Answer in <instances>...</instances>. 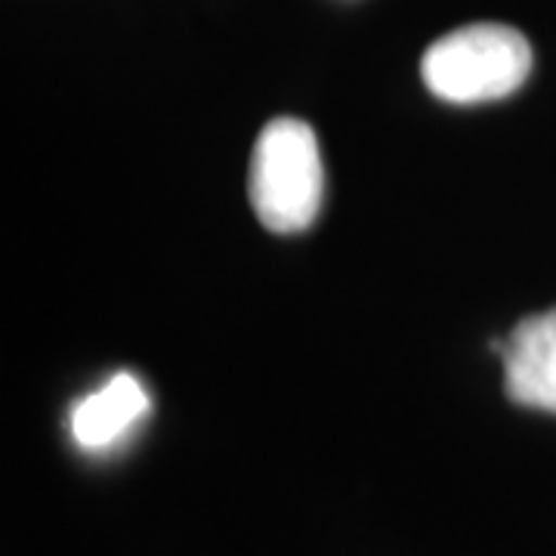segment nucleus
<instances>
[{
  "instance_id": "nucleus-2",
  "label": "nucleus",
  "mask_w": 556,
  "mask_h": 556,
  "mask_svg": "<svg viewBox=\"0 0 556 556\" xmlns=\"http://www.w3.org/2000/svg\"><path fill=\"white\" fill-rule=\"evenodd\" d=\"M248 195L257 219L278 236L309 229L325 195L316 130L300 118H276L260 130Z\"/></svg>"
},
{
  "instance_id": "nucleus-1",
  "label": "nucleus",
  "mask_w": 556,
  "mask_h": 556,
  "mask_svg": "<svg viewBox=\"0 0 556 556\" xmlns=\"http://www.w3.org/2000/svg\"><path fill=\"white\" fill-rule=\"evenodd\" d=\"M532 47L522 31L497 22H477L430 43L420 60V75L439 100L473 105L517 93L532 72Z\"/></svg>"
},
{
  "instance_id": "nucleus-3",
  "label": "nucleus",
  "mask_w": 556,
  "mask_h": 556,
  "mask_svg": "<svg viewBox=\"0 0 556 556\" xmlns=\"http://www.w3.org/2000/svg\"><path fill=\"white\" fill-rule=\"evenodd\" d=\"M504 390L522 408L556 415V306L517 321L504 338Z\"/></svg>"
},
{
  "instance_id": "nucleus-4",
  "label": "nucleus",
  "mask_w": 556,
  "mask_h": 556,
  "mask_svg": "<svg viewBox=\"0 0 556 556\" xmlns=\"http://www.w3.org/2000/svg\"><path fill=\"white\" fill-rule=\"evenodd\" d=\"M149 408V396L134 375H115L102 390L80 399L72 412V433L84 448L118 442Z\"/></svg>"
}]
</instances>
